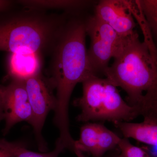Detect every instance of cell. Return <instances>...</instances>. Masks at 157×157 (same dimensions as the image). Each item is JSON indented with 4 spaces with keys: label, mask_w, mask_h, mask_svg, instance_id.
Here are the masks:
<instances>
[{
    "label": "cell",
    "mask_w": 157,
    "mask_h": 157,
    "mask_svg": "<svg viewBox=\"0 0 157 157\" xmlns=\"http://www.w3.org/2000/svg\"><path fill=\"white\" fill-rule=\"evenodd\" d=\"M141 23L144 41L136 31L127 37L103 74L127 93L126 102L143 117L144 122L157 124V48L146 22Z\"/></svg>",
    "instance_id": "6da1fadb"
},
{
    "label": "cell",
    "mask_w": 157,
    "mask_h": 157,
    "mask_svg": "<svg viewBox=\"0 0 157 157\" xmlns=\"http://www.w3.org/2000/svg\"><path fill=\"white\" fill-rule=\"evenodd\" d=\"M85 21L80 13L70 14L51 54V80L56 91L54 122L63 139L71 136L69 104L73 90L94 75L88 60Z\"/></svg>",
    "instance_id": "7a4b0ae2"
},
{
    "label": "cell",
    "mask_w": 157,
    "mask_h": 157,
    "mask_svg": "<svg viewBox=\"0 0 157 157\" xmlns=\"http://www.w3.org/2000/svg\"><path fill=\"white\" fill-rule=\"evenodd\" d=\"M70 15L23 7L0 19V51L51 54Z\"/></svg>",
    "instance_id": "3957f363"
},
{
    "label": "cell",
    "mask_w": 157,
    "mask_h": 157,
    "mask_svg": "<svg viewBox=\"0 0 157 157\" xmlns=\"http://www.w3.org/2000/svg\"><path fill=\"white\" fill-rule=\"evenodd\" d=\"M82 94L74 102L81 110L80 122H130L139 116L120 94L117 88L107 78L90 75L82 82Z\"/></svg>",
    "instance_id": "277c9868"
},
{
    "label": "cell",
    "mask_w": 157,
    "mask_h": 157,
    "mask_svg": "<svg viewBox=\"0 0 157 157\" xmlns=\"http://www.w3.org/2000/svg\"><path fill=\"white\" fill-rule=\"evenodd\" d=\"M85 24L86 35L90 39L87 50L89 64L92 73L98 76L104 74L110 59L117 56L128 37L119 36L94 14L86 18Z\"/></svg>",
    "instance_id": "5b68a950"
},
{
    "label": "cell",
    "mask_w": 157,
    "mask_h": 157,
    "mask_svg": "<svg viewBox=\"0 0 157 157\" xmlns=\"http://www.w3.org/2000/svg\"><path fill=\"white\" fill-rule=\"evenodd\" d=\"M25 84L33 116L30 124L42 149L45 147L42 128L48 113L55 108L56 98L52 94L42 73L27 79Z\"/></svg>",
    "instance_id": "8992f818"
},
{
    "label": "cell",
    "mask_w": 157,
    "mask_h": 157,
    "mask_svg": "<svg viewBox=\"0 0 157 157\" xmlns=\"http://www.w3.org/2000/svg\"><path fill=\"white\" fill-rule=\"evenodd\" d=\"M0 96L6 121L4 135L17 123L31 124L33 116L25 81L11 80L7 85H0Z\"/></svg>",
    "instance_id": "52a82bcc"
},
{
    "label": "cell",
    "mask_w": 157,
    "mask_h": 157,
    "mask_svg": "<svg viewBox=\"0 0 157 157\" xmlns=\"http://www.w3.org/2000/svg\"><path fill=\"white\" fill-rule=\"evenodd\" d=\"M121 139L101 122L89 123L80 129L79 139L75 140L74 153L78 157H86V153L102 157L117 148Z\"/></svg>",
    "instance_id": "ba28073f"
},
{
    "label": "cell",
    "mask_w": 157,
    "mask_h": 157,
    "mask_svg": "<svg viewBox=\"0 0 157 157\" xmlns=\"http://www.w3.org/2000/svg\"><path fill=\"white\" fill-rule=\"evenodd\" d=\"M94 15L112 28L122 37L132 36L135 33L136 23L129 1L102 0L98 2Z\"/></svg>",
    "instance_id": "9c48e42d"
},
{
    "label": "cell",
    "mask_w": 157,
    "mask_h": 157,
    "mask_svg": "<svg viewBox=\"0 0 157 157\" xmlns=\"http://www.w3.org/2000/svg\"><path fill=\"white\" fill-rule=\"evenodd\" d=\"M43 55L21 51L9 53L7 59L8 76L11 80L25 81L42 73Z\"/></svg>",
    "instance_id": "30bf717a"
},
{
    "label": "cell",
    "mask_w": 157,
    "mask_h": 157,
    "mask_svg": "<svg viewBox=\"0 0 157 157\" xmlns=\"http://www.w3.org/2000/svg\"><path fill=\"white\" fill-rule=\"evenodd\" d=\"M119 130L124 138H133L139 142L150 145L154 148L150 152L157 157V124L143 122L135 123L131 122H117L113 123Z\"/></svg>",
    "instance_id": "8fae6325"
},
{
    "label": "cell",
    "mask_w": 157,
    "mask_h": 157,
    "mask_svg": "<svg viewBox=\"0 0 157 157\" xmlns=\"http://www.w3.org/2000/svg\"><path fill=\"white\" fill-rule=\"evenodd\" d=\"M23 7L40 10H63L64 12L78 14L91 6L92 2L79 0H24L17 1Z\"/></svg>",
    "instance_id": "7c38bea8"
},
{
    "label": "cell",
    "mask_w": 157,
    "mask_h": 157,
    "mask_svg": "<svg viewBox=\"0 0 157 157\" xmlns=\"http://www.w3.org/2000/svg\"><path fill=\"white\" fill-rule=\"evenodd\" d=\"M0 143L12 157H58L65 149L61 144L56 141L55 148L52 151L39 153L27 149L19 143L9 142L6 139H0Z\"/></svg>",
    "instance_id": "4fadbf2b"
},
{
    "label": "cell",
    "mask_w": 157,
    "mask_h": 157,
    "mask_svg": "<svg viewBox=\"0 0 157 157\" xmlns=\"http://www.w3.org/2000/svg\"><path fill=\"white\" fill-rule=\"evenodd\" d=\"M135 2L143 14L153 38L157 41V0Z\"/></svg>",
    "instance_id": "5bb4252c"
},
{
    "label": "cell",
    "mask_w": 157,
    "mask_h": 157,
    "mask_svg": "<svg viewBox=\"0 0 157 157\" xmlns=\"http://www.w3.org/2000/svg\"><path fill=\"white\" fill-rule=\"evenodd\" d=\"M118 147L120 157H155L147 148L135 146L128 138H121Z\"/></svg>",
    "instance_id": "9a60e30c"
},
{
    "label": "cell",
    "mask_w": 157,
    "mask_h": 157,
    "mask_svg": "<svg viewBox=\"0 0 157 157\" xmlns=\"http://www.w3.org/2000/svg\"><path fill=\"white\" fill-rule=\"evenodd\" d=\"M14 2L11 1L0 0V12L7 11L14 5Z\"/></svg>",
    "instance_id": "2e32d148"
},
{
    "label": "cell",
    "mask_w": 157,
    "mask_h": 157,
    "mask_svg": "<svg viewBox=\"0 0 157 157\" xmlns=\"http://www.w3.org/2000/svg\"><path fill=\"white\" fill-rule=\"evenodd\" d=\"M102 157H120L118 147L113 150L108 152Z\"/></svg>",
    "instance_id": "e0dca14e"
},
{
    "label": "cell",
    "mask_w": 157,
    "mask_h": 157,
    "mask_svg": "<svg viewBox=\"0 0 157 157\" xmlns=\"http://www.w3.org/2000/svg\"><path fill=\"white\" fill-rule=\"evenodd\" d=\"M0 157H12L0 143Z\"/></svg>",
    "instance_id": "ac0fdd59"
},
{
    "label": "cell",
    "mask_w": 157,
    "mask_h": 157,
    "mask_svg": "<svg viewBox=\"0 0 157 157\" xmlns=\"http://www.w3.org/2000/svg\"><path fill=\"white\" fill-rule=\"evenodd\" d=\"M3 120H4V113L2 105L1 96H0V121Z\"/></svg>",
    "instance_id": "d6986e66"
}]
</instances>
